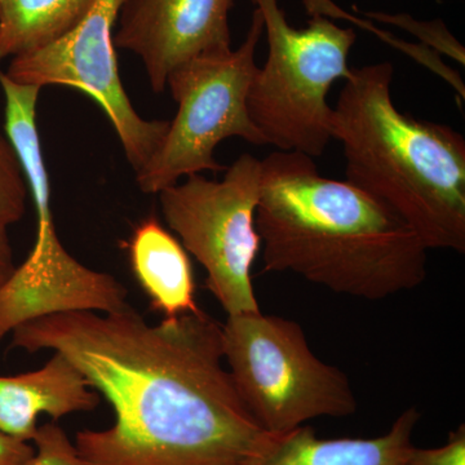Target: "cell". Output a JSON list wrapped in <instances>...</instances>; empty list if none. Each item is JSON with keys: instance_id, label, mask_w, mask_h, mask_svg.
Listing matches in <instances>:
<instances>
[{"instance_id": "1", "label": "cell", "mask_w": 465, "mask_h": 465, "mask_svg": "<svg viewBox=\"0 0 465 465\" xmlns=\"http://www.w3.org/2000/svg\"><path fill=\"white\" fill-rule=\"evenodd\" d=\"M11 335L9 348L65 356L114 410L108 430L76 434L88 465H240L268 439L223 366V324L203 311L155 326L130 305L66 312Z\"/></svg>"}, {"instance_id": "2", "label": "cell", "mask_w": 465, "mask_h": 465, "mask_svg": "<svg viewBox=\"0 0 465 465\" xmlns=\"http://www.w3.org/2000/svg\"><path fill=\"white\" fill-rule=\"evenodd\" d=\"M262 164L264 272L374 302L424 282L428 249L390 208L347 180L322 176L302 153L275 150Z\"/></svg>"}, {"instance_id": "3", "label": "cell", "mask_w": 465, "mask_h": 465, "mask_svg": "<svg viewBox=\"0 0 465 465\" xmlns=\"http://www.w3.org/2000/svg\"><path fill=\"white\" fill-rule=\"evenodd\" d=\"M391 63L353 69L333 106L345 180L396 213L428 250L465 251V140L394 105Z\"/></svg>"}, {"instance_id": "4", "label": "cell", "mask_w": 465, "mask_h": 465, "mask_svg": "<svg viewBox=\"0 0 465 465\" xmlns=\"http://www.w3.org/2000/svg\"><path fill=\"white\" fill-rule=\"evenodd\" d=\"M262 14L268 58L251 84L249 112L268 145L321 157L332 140L333 108L327 96L339 79L353 74L351 27L309 12L304 29L290 25L278 0H252Z\"/></svg>"}, {"instance_id": "5", "label": "cell", "mask_w": 465, "mask_h": 465, "mask_svg": "<svg viewBox=\"0 0 465 465\" xmlns=\"http://www.w3.org/2000/svg\"><path fill=\"white\" fill-rule=\"evenodd\" d=\"M223 354L238 396L265 432L357 411L347 375L313 353L295 321L262 311L228 316Z\"/></svg>"}, {"instance_id": "6", "label": "cell", "mask_w": 465, "mask_h": 465, "mask_svg": "<svg viewBox=\"0 0 465 465\" xmlns=\"http://www.w3.org/2000/svg\"><path fill=\"white\" fill-rule=\"evenodd\" d=\"M262 33L264 24L256 8L240 47L193 58L171 73L166 90L177 104L176 115L157 152L136 173L140 191L158 194L192 174L226 170L216 161L215 149L231 137L268 145L247 105L259 69L255 54Z\"/></svg>"}, {"instance_id": "7", "label": "cell", "mask_w": 465, "mask_h": 465, "mask_svg": "<svg viewBox=\"0 0 465 465\" xmlns=\"http://www.w3.org/2000/svg\"><path fill=\"white\" fill-rule=\"evenodd\" d=\"M262 161L246 153L222 180L192 174L157 194L168 228L203 266L207 290L228 316L260 311L251 269L262 247Z\"/></svg>"}, {"instance_id": "8", "label": "cell", "mask_w": 465, "mask_h": 465, "mask_svg": "<svg viewBox=\"0 0 465 465\" xmlns=\"http://www.w3.org/2000/svg\"><path fill=\"white\" fill-rule=\"evenodd\" d=\"M124 0H99L87 17L58 41L11 58L5 75L18 84L66 85L96 101L108 116L134 173L157 152L170 121L143 118L119 75L114 27Z\"/></svg>"}, {"instance_id": "9", "label": "cell", "mask_w": 465, "mask_h": 465, "mask_svg": "<svg viewBox=\"0 0 465 465\" xmlns=\"http://www.w3.org/2000/svg\"><path fill=\"white\" fill-rule=\"evenodd\" d=\"M232 7V0H124L115 48L136 54L153 92L163 94L176 67L231 50Z\"/></svg>"}, {"instance_id": "10", "label": "cell", "mask_w": 465, "mask_h": 465, "mask_svg": "<svg viewBox=\"0 0 465 465\" xmlns=\"http://www.w3.org/2000/svg\"><path fill=\"white\" fill-rule=\"evenodd\" d=\"M99 403V393L78 367L54 351L35 371L0 376V432L29 442L38 430L39 415L58 420L74 412L92 411Z\"/></svg>"}, {"instance_id": "11", "label": "cell", "mask_w": 465, "mask_h": 465, "mask_svg": "<svg viewBox=\"0 0 465 465\" xmlns=\"http://www.w3.org/2000/svg\"><path fill=\"white\" fill-rule=\"evenodd\" d=\"M419 419L418 410L411 407L375 439L322 440L309 425L269 433L240 465H403Z\"/></svg>"}, {"instance_id": "12", "label": "cell", "mask_w": 465, "mask_h": 465, "mask_svg": "<svg viewBox=\"0 0 465 465\" xmlns=\"http://www.w3.org/2000/svg\"><path fill=\"white\" fill-rule=\"evenodd\" d=\"M127 251L134 277L153 309L164 318L201 311L195 302L191 259L182 242L158 219L150 216L134 228Z\"/></svg>"}, {"instance_id": "13", "label": "cell", "mask_w": 465, "mask_h": 465, "mask_svg": "<svg viewBox=\"0 0 465 465\" xmlns=\"http://www.w3.org/2000/svg\"><path fill=\"white\" fill-rule=\"evenodd\" d=\"M99 0H0V61L45 47L74 30Z\"/></svg>"}, {"instance_id": "14", "label": "cell", "mask_w": 465, "mask_h": 465, "mask_svg": "<svg viewBox=\"0 0 465 465\" xmlns=\"http://www.w3.org/2000/svg\"><path fill=\"white\" fill-rule=\"evenodd\" d=\"M0 88L5 94V131L35 207L36 222L54 219L51 210V183L43 157L36 124V108L42 87L18 84L0 70Z\"/></svg>"}, {"instance_id": "15", "label": "cell", "mask_w": 465, "mask_h": 465, "mask_svg": "<svg viewBox=\"0 0 465 465\" xmlns=\"http://www.w3.org/2000/svg\"><path fill=\"white\" fill-rule=\"evenodd\" d=\"M363 16L372 18L382 24L401 27L419 41L424 43V47L430 48L436 54H442L465 65V50L460 42L449 32L442 20L418 21L409 15H390L382 12H362Z\"/></svg>"}, {"instance_id": "16", "label": "cell", "mask_w": 465, "mask_h": 465, "mask_svg": "<svg viewBox=\"0 0 465 465\" xmlns=\"http://www.w3.org/2000/svg\"><path fill=\"white\" fill-rule=\"evenodd\" d=\"M29 189L16 154L5 134H0V222L12 225L26 213Z\"/></svg>"}, {"instance_id": "17", "label": "cell", "mask_w": 465, "mask_h": 465, "mask_svg": "<svg viewBox=\"0 0 465 465\" xmlns=\"http://www.w3.org/2000/svg\"><path fill=\"white\" fill-rule=\"evenodd\" d=\"M33 442L35 454L25 465H88L63 428L54 421L38 427Z\"/></svg>"}, {"instance_id": "18", "label": "cell", "mask_w": 465, "mask_h": 465, "mask_svg": "<svg viewBox=\"0 0 465 465\" xmlns=\"http://www.w3.org/2000/svg\"><path fill=\"white\" fill-rule=\"evenodd\" d=\"M403 465H465V425L450 433L440 448L419 449L414 445L407 452Z\"/></svg>"}, {"instance_id": "19", "label": "cell", "mask_w": 465, "mask_h": 465, "mask_svg": "<svg viewBox=\"0 0 465 465\" xmlns=\"http://www.w3.org/2000/svg\"><path fill=\"white\" fill-rule=\"evenodd\" d=\"M35 454L29 442L0 432V465H25Z\"/></svg>"}, {"instance_id": "20", "label": "cell", "mask_w": 465, "mask_h": 465, "mask_svg": "<svg viewBox=\"0 0 465 465\" xmlns=\"http://www.w3.org/2000/svg\"><path fill=\"white\" fill-rule=\"evenodd\" d=\"M8 226L0 222V289L11 280L17 268L14 249L9 240Z\"/></svg>"}]
</instances>
